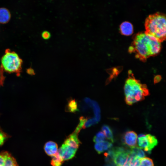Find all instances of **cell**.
Masks as SVG:
<instances>
[{"label": "cell", "instance_id": "cell-23", "mask_svg": "<svg viewBox=\"0 0 166 166\" xmlns=\"http://www.w3.org/2000/svg\"><path fill=\"white\" fill-rule=\"evenodd\" d=\"M106 137L104 133L101 131L98 132L94 137L93 141L96 143L105 141Z\"/></svg>", "mask_w": 166, "mask_h": 166}, {"label": "cell", "instance_id": "cell-27", "mask_svg": "<svg viewBox=\"0 0 166 166\" xmlns=\"http://www.w3.org/2000/svg\"><path fill=\"white\" fill-rule=\"evenodd\" d=\"M161 79V77L160 75H157L154 78V82L155 84L159 82Z\"/></svg>", "mask_w": 166, "mask_h": 166}, {"label": "cell", "instance_id": "cell-10", "mask_svg": "<svg viewBox=\"0 0 166 166\" xmlns=\"http://www.w3.org/2000/svg\"><path fill=\"white\" fill-rule=\"evenodd\" d=\"M78 135V133L74 132L67 137L63 143L77 149L81 143Z\"/></svg>", "mask_w": 166, "mask_h": 166}, {"label": "cell", "instance_id": "cell-13", "mask_svg": "<svg viewBox=\"0 0 166 166\" xmlns=\"http://www.w3.org/2000/svg\"><path fill=\"white\" fill-rule=\"evenodd\" d=\"M112 146V144L111 142L104 141L96 143L94 145V148L98 154H101L110 149Z\"/></svg>", "mask_w": 166, "mask_h": 166}, {"label": "cell", "instance_id": "cell-21", "mask_svg": "<svg viewBox=\"0 0 166 166\" xmlns=\"http://www.w3.org/2000/svg\"><path fill=\"white\" fill-rule=\"evenodd\" d=\"M138 166H154L153 160L148 157L140 159Z\"/></svg>", "mask_w": 166, "mask_h": 166}, {"label": "cell", "instance_id": "cell-22", "mask_svg": "<svg viewBox=\"0 0 166 166\" xmlns=\"http://www.w3.org/2000/svg\"><path fill=\"white\" fill-rule=\"evenodd\" d=\"M87 117H81L79 119V124L76 127L74 132L77 133H78L82 128H83L84 124L88 120Z\"/></svg>", "mask_w": 166, "mask_h": 166}, {"label": "cell", "instance_id": "cell-15", "mask_svg": "<svg viewBox=\"0 0 166 166\" xmlns=\"http://www.w3.org/2000/svg\"><path fill=\"white\" fill-rule=\"evenodd\" d=\"M10 14L8 10L4 8H0V23H7L10 18Z\"/></svg>", "mask_w": 166, "mask_h": 166}, {"label": "cell", "instance_id": "cell-16", "mask_svg": "<svg viewBox=\"0 0 166 166\" xmlns=\"http://www.w3.org/2000/svg\"><path fill=\"white\" fill-rule=\"evenodd\" d=\"M65 110L66 112L73 113L78 111L77 103L75 100L71 98L68 100Z\"/></svg>", "mask_w": 166, "mask_h": 166}, {"label": "cell", "instance_id": "cell-19", "mask_svg": "<svg viewBox=\"0 0 166 166\" xmlns=\"http://www.w3.org/2000/svg\"><path fill=\"white\" fill-rule=\"evenodd\" d=\"M130 154L137 157L140 159L143 158L145 156V154L142 149L139 147H135L131 148L129 151Z\"/></svg>", "mask_w": 166, "mask_h": 166}, {"label": "cell", "instance_id": "cell-1", "mask_svg": "<svg viewBox=\"0 0 166 166\" xmlns=\"http://www.w3.org/2000/svg\"><path fill=\"white\" fill-rule=\"evenodd\" d=\"M160 42L145 32H140L132 37V42L128 48L130 53L143 62L147 58L157 55L161 49Z\"/></svg>", "mask_w": 166, "mask_h": 166}, {"label": "cell", "instance_id": "cell-2", "mask_svg": "<svg viewBox=\"0 0 166 166\" xmlns=\"http://www.w3.org/2000/svg\"><path fill=\"white\" fill-rule=\"evenodd\" d=\"M124 89L125 101L128 105L142 101L145 96L150 94L146 85L142 84L140 81L136 79L131 70L128 71V78Z\"/></svg>", "mask_w": 166, "mask_h": 166}, {"label": "cell", "instance_id": "cell-30", "mask_svg": "<svg viewBox=\"0 0 166 166\" xmlns=\"http://www.w3.org/2000/svg\"><path fill=\"white\" fill-rule=\"evenodd\" d=\"M108 166H110V165H108Z\"/></svg>", "mask_w": 166, "mask_h": 166}, {"label": "cell", "instance_id": "cell-4", "mask_svg": "<svg viewBox=\"0 0 166 166\" xmlns=\"http://www.w3.org/2000/svg\"><path fill=\"white\" fill-rule=\"evenodd\" d=\"M1 66L3 70L9 73L19 75L22 70V60L15 52L7 49L1 59Z\"/></svg>", "mask_w": 166, "mask_h": 166}, {"label": "cell", "instance_id": "cell-3", "mask_svg": "<svg viewBox=\"0 0 166 166\" xmlns=\"http://www.w3.org/2000/svg\"><path fill=\"white\" fill-rule=\"evenodd\" d=\"M145 32L160 42L166 40V14L157 12L149 15L145 22Z\"/></svg>", "mask_w": 166, "mask_h": 166}, {"label": "cell", "instance_id": "cell-26", "mask_svg": "<svg viewBox=\"0 0 166 166\" xmlns=\"http://www.w3.org/2000/svg\"><path fill=\"white\" fill-rule=\"evenodd\" d=\"M51 36L50 33L47 31H44L42 33V37L45 40L49 39Z\"/></svg>", "mask_w": 166, "mask_h": 166}, {"label": "cell", "instance_id": "cell-24", "mask_svg": "<svg viewBox=\"0 0 166 166\" xmlns=\"http://www.w3.org/2000/svg\"><path fill=\"white\" fill-rule=\"evenodd\" d=\"M99 122L95 117L88 119L85 123L83 128L89 127L92 125L97 124Z\"/></svg>", "mask_w": 166, "mask_h": 166}, {"label": "cell", "instance_id": "cell-12", "mask_svg": "<svg viewBox=\"0 0 166 166\" xmlns=\"http://www.w3.org/2000/svg\"><path fill=\"white\" fill-rule=\"evenodd\" d=\"M120 30L122 34L125 36H129L133 33V26L130 22L127 21L124 22L120 25Z\"/></svg>", "mask_w": 166, "mask_h": 166}, {"label": "cell", "instance_id": "cell-18", "mask_svg": "<svg viewBox=\"0 0 166 166\" xmlns=\"http://www.w3.org/2000/svg\"><path fill=\"white\" fill-rule=\"evenodd\" d=\"M140 159L130 154L124 166H138Z\"/></svg>", "mask_w": 166, "mask_h": 166}, {"label": "cell", "instance_id": "cell-11", "mask_svg": "<svg viewBox=\"0 0 166 166\" xmlns=\"http://www.w3.org/2000/svg\"><path fill=\"white\" fill-rule=\"evenodd\" d=\"M44 149L48 155L52 156L57 153L58 151V145L54 142L49 141L45 143Z\"/></svg>", "mask_w": 166, "mask_h": 166}, {"label": "cell", "instance_id": "cell-5", "mask_svg": "<svg viewBox=\"0 0 166 166\" xmlns=\"http://www.w3.org/2000/svg\"><path fill=\"white\" fill-rule=\"evenodd\" d=\"M106 158L111 159L117 166H124L129 155V151L122 147L111 148L105 154Z\"/></svg>", "mask_w": 166, "mask_h": 166}, {"label": "cell", "instance_id": "cell-28", "mask_svg": "<svg viewBox=\"0 0 166 166\" xmlns=\"http://www.w3.org/2000/svg\"><path fill=\"white\" fill-rule=\"evenodd\" d=\"M27 73L29 74L34 75L35 74L34 70L31 68H30L27 70Z\"/></svg>", "mask_w": 166, "mask_h": 166}, {"label": "cell", "instance_id": "cell-8", "mask_svg": "<svg viewBox=\"0 0 166 166\" xmlns=\"http://www.w3.org/2000/svg\"><path fill=\"white\" fill-rule=\"evenodd\" d=\"M0 166H18L15 159L7 151L0 152Z\"/></svg>", "mask_w": 166, "mask_h": 166}, {"label": "cell", "instance_id": "cell-9", "mask_svg": "<svg viewBox=\"0 0 166 166\" xmlns=\"http://www.w3.org/2000/svg\"><path fill=\"white\" fill-rule=\"evenodd\" d=\"M77 150L63 143L58 150V152L64 160H68L74 156Z\"/></svg>", "mask_w": 166, "mask_h": 166}, {"label": "cell", "instance_id": "cell-25", "mask_svg": "<svg viewBox=\"0 0 166 166\" xmlns=\"http://www.w3.org/2000/svg\"><path fill=\"white\" fill-rule=\"evenodd\" d=\"M9 137L7 134L0 129V147L4 143Z\"/></svg>", "mask_w": 166, "mask_h": 166}, {"label": "cell", "instance_id": "cell-14", "mask_svg": "<svg viewBox=\"0 0 166 166\" xmlns=\"http://www.w3.org/2000/svg\"><path fill=\"white\" fill-rule=\"evenodd\" d=\"M87 105L93 108L95 117L99 122L101 119V111L98 103L95 101L91 100Z\"/></svg>", "mask_w": 166, "mask_h": 166}, {"label": "cell", "instance_id": "cell-31", "mask_svg": "<svg viewBox=\"0 0 166 166\" xmlns=\"http://www.w3.org/2000/svg\"></svg>", "mask_w": 166, "mask_h": 166}, {"label": "cell", "instance_id": "cell-6", "mask_svg": "<svg viewBox=\"0 0 166 166\" xmlns=\"http://www.w3.org/2000/svg\"><path fill=\"white\" fill-rule=\"evenodd\" d=\"M137 141L139 147L149 153L158 143L156 137L150 134H140L138 136Z\"/></svg>", "mask_w": 166, "mask_h": 166}, {"label": "cell", "instance_id": "cell-20", "mask_svg": "<svg viewBox=\"0 0 166 166\" xmlns=\"http://www.w3.org/2000/svg\"><path fill=\"white\" fill-rule=\"evenodd\" d=\"M64 160L57 152L55 155L52 156L51 164L52 166H61Z\"/></svg>", "mask_w": 166, "mask_h": 166}, {"label": "cell", "instance_id": "cell-29", "mask_svg": "<svg viewBox=\"0 0 166 166\" xmlns=\"http://www.w3.org/2000/svg\"><path fill=\"white\" fill-rule=\"evenodd\" d=\"M4 70L2 67L1 66L0 67V80H1L2 81V80L4 78L3 76V71Z\"/></svg>", "mask_w": 166, "mask_h": 166}, {"label": "cell", "instance_id": "cell-17", "mask_svg": "<svg viewBox=\"0 0 166 166\" xmlns=\"http://www.w3.org/2000/svg\"><path fill=\"white\" fill-rule=\"evenodd\" d=\"M101 130L106 137L112 142H114L113 134L110 127L107 125H104L101 128Z\"/></svg>", "mask_w": 166, "mask_h": 166}, {"label": "cell", "instance_id": "cell-7", "mask_svg": "<svg viewBox=\"0 0 166 166\" xmlns=\"http://www.w3.org/2000/svg\"><path fill=\"white\" fill-rule=\"evenodd\" d=\"M137 136L133 131H128L124 134L122 138L123 144L126 146L132 148L137 146Z\"/></svg>", "mask_w": 166, "mask_h": 166}]
</instances>
